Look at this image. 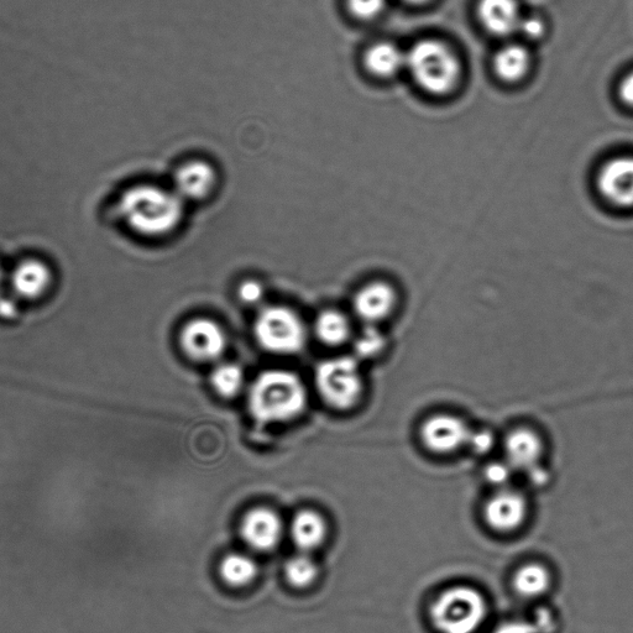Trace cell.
<instances>
[{
    "mask_svg": "<svg viewBox=\"0 0 633 633\" xmlns=\"http://www.w3.org/2000/svg\"><path fill=\"white\" fill-rule=\"evenodd\" d=\"M291 535L298 548L312 551L326 540V521L316 511L302 510L292 520Z\"/></svg>",
    "mask_w": 633,
    "mask_h": 633,
    "instance_id": "cell-18",
    "label": "cell"
},
{
    "mask_svg": "<svg viewBox=\"0 0 633 633\" xmlns=\"http://www.w3.org/2000/svg\"><path fill=\"white\" fill-rule=\"evenodd\" d=\"M211 384L218 395L234 397L239 394L244 385V373L240 366L235 364H221L212 371Z\"/></svg>",
    "mask_w": 633,
    "mask_h": 633,
    "instance_id": "cell-23",
    "label": "cell"
},
{
    "mask_svg": "<svg viewBox=\"0 0 633 633\" xmlns=\"http://www.w3.org/2000/svg\"><path fill=\"white\" fill-rule=\"evenodd\" d=\"M528 475V479H530L531 483L536 486H543L548 483L549 475L546 469L540 467L536 470H533Z\"/></svg>",
    "mask_w": 633,
    "mask_h": 633,
    "instance_id": "cell-34",
    "label": "cell"
},
{
    "mask_svg": "<svg viewBox=\"0 0 633 633\" xmlns=\"http://www.w3.org/2000/svg\"><path fill=\"white\" fill-rule=\"evenodd\" d=\"M219 572L224 582L232 587H245L255 579L258 567L253 559L245 554L232 553L224 557Z\"/></svg>",
    "mask_w": 633,
    "mask_h": 633,
    "instance_id": "cell-22",
    "label": "cell"
},
{
    "mask_svg": "<svg viewBox=\"0 0 633 633\" xmlns=\"http://www.w3.org/2000/svg\"><path fill=\"white\" fill-rule=\"evenodd\" d=\"M591 187L606 209L633 212V154L610 156L600 162L591 176Z\"/></svg>",
    "mask_w": 633,
    "mask_h": 633,
    "instance_id": "cell-5",
    "label": "cell"
},
{
    "mask_svg": "<svg viewBox=\"0 0 633 633\" xmlns=\"http://www.w3.org/2000/svg\"><path fill=\"white\" fill-rule=\"evenodd\" d=\"M285 574L287 582L292 587L303 589L315 582L318 568L313 559L305 556V554H300V556L292 557L286 563Z\"/></svg>",
    "mask_w": 633,
    "mask_h": 633,
    "instance_id": "cell-25",
    "label": "cell"
},
{
    "mask_svg": "<svg viewBox=\"0 0 633 633\" xmlns=\"http://www.w3.org/2000/svg\"><path fill=\"white\" fill-rule=\"evenodd\" d=\"M551 570L541 563H527L516 570L512 588L522 599L535 600L546 595L552 588Z\"/></svg>",
    "mask_w": 633,
    "mask_h": 633,
    "instance_id": "cell-17",
    "label": "cell"
},
{
    "mask_svg": "<svg viewBox=\"0 0 633 633\" xmlns=\"http://www.w3.org/2000/svg\"><path fill=\"white\" fill-rule=\"evenodd\" d=\"M517 33H521L527 39L538 40L546 33V25L541 18L522 17Z\"/></svg>",
    "mask_w": 633,
    "mask_h": 633,
    "instance_id": "cell-30",
    "label": "cell"
},
{
    "mask_svg": "<svg viewBox=\"0 0 633 633\" xmlns=\"http://www.w3.org/2000/svg\"><path fill=\"white\" fill-rule=\"evenodd\" d=\"M515 470L510 467L505 460L491 463L485 469V479L496 490L510 488L512 476Z\"/></svg>",
    "mask_w": 633,
    "mask_h": 633,
    "instance_id": "cell-26",
    "label": "cell"
},
{
    "mask_svg": "<svg viewBox=\"0 0 633 633\" xmlns=\"http://www.w3.org/2000/svg\"><path fill=\"white\" fill-rule=\"evenodd\" d=\"M489 615V604L480 590L453 585L433 600L431 622L441 633H476Z\"/></svg>",
    "mask_w": 633,
    "mask_h": 633,
    "instance_id": "cell-3",
    "label": "cell"
},
{
    "mask_svg": "<svg viewBox=\"0 0 633 633\" xmlns=\"http://www.w3.org/2000/svg\"><path fill=\"white\" fill-rule=\"evenodd\" d=\"M248 404L251 415L260 422L291 421L305 410L306 387L290 371H265L251 385Z\"/></svg>",
    "mask_w": 633,
    "mask_h": 633,
    "instance_id": "cell-2",
    "label": "cell"
},
{
    "mask_svg": "<svg viewBox=\"0 0 633 633\" xmlns=\"http://www.w3.org/2000/svg\"><path fill=\"white\" fill-rule=\"evenodd\" d=\"M364 64L375 76L392 77L406 67V52L391 43H378L365 52Z\"/></svg>",
    "mask_w": 633,
    "mask_h": 633,
    "instance_id": "cell-19",
    "label": "cell"
},
{
    "mask_svg": "<svg viewBox=\"0 0 633 633\" xmlns=\"http://www.w3.org/2000/svg\"><path fill=\"white\" fill-rule=\"evenodd\" d=\"M316 385L327 405L339 411L349 410L358 404L364 390L358 360L349 357L326 360L316 370Z\"/></svg>",
    "mask_w": 633,
    "mask_h": 633,
    "instance_id": "cell-6",
    "label": "cell"
},
{
    "mask_svg": "<svg viewBox=\"0 0 633 633\" xmlns=\"http://www.w3.org/2000/svg\"><path fill=\"white\" fill-rule=\"evenodd\" d=\"M406 67L422 90L436 96L451 92L462 72L451 47L433 39L412 45L406 52Z\"/></svg>",
    "mask_w": 633,
    "mask_h": 633,
    "instance_id": "cell-4",
    "label": "cell"
},
{
    "mask_svg": "<svg viewBox=\"0 0 633 633\" xmlns=\"http://www.w3.org/2000/svg\"><path fill=\"white\" fill-rule=\"evenodd\" d=\"M180 343L188 358L195 362L211 363L226 352L227 336L216 322L197 318L183 327Z\"/></svg>",
    "mask_w": 633,
    "mask_h": 633,
    "instance_id": "cell-10",
    "label": "cell"
},
{
    "mask_svg": "<svg viewBox=\"0 0 633 633\" xmlns=\"http://www.w3.org/2000/svg\"><path fill=\"white\" fill-rule=\"evenodd\" d=\"M493 633H537L530 620H511L502 622Z\"/></svg>",
    "mask_w": 633,
    "mask_h": 633,
    "instance_id": "cell-32",
    "label": "cell"
},
{
    "mask_svg": "<svg viewBox=\"0 0 633 633\" xmlns=\"http://www.w3.org/2000/svg\"><path fill=\"white\" fill-rule=\"evenodd\" d=\"M478 14L484 28L498 36L517 33L522 19L517 0H480Z\"/></svg>",
    "mask_w": 633,
    "mask_h": 633,
    "instance_id": "cell-15",
    "label": "cell"
},
{
    "mask_svg": "<svg viewBox=\"0 0 633 633\" xmlns=\"http://www.w3.org/2000/svg\"><path fill=\"white\" fill-rule=\"evenodd\" d=\"M281 517L268 507H255L247 512L240 526L243 540L256 551H271L281 541Z\"/></svg>",
    "mask_w": 633,
    "mask_h": 633,
    "instance_id": "cell-14",
    "label": "cell"
},
{
    "mask_svg": "<svg viewBox=\"0 0 633 633\" xmlns=\"http://www.w3.org/2000/svg\"><path fill=\"white\" fill-rule=\"evenodd\" d=\"M120 219L134 233L146 238L169 234L182 221L183 200L176 192L154 185H136L120 196Z\"/></svg>",
    "mask_w": 633,
    "mask_h": 633,
    "instance_id": "cell-1",
    "label": "cell"
},
{
    "mask_svg": "<svg viewBox=\"0 0 633 633\" xmlns=\"http://www.w3.org/2000/svg\"><path fill=\"white\" fill-rule=\"evenodd\" d=\"M387 347H389V340L380 327L376 326H365L354 340V352L358 359L378 358L384 354Z\"/></svg>",
    "mask_w": 633,
    "mask_h": 633,
    "instance_id": "cell-24",
    "label": "cell"
},
{
    "mask_svg": "<svg viewBox=\"0 0 633 633\" xmlns=\"http://www.w3.org/2000/svg\"><path fill=\"white\" fill-rule=\"evenodd\" d=\"M5 277H7V276H5V272H4L3 268H2V265H0V289H2V286H3L4 281H5Z\"/></svg>",
    "mask_w": 633,
    "mask_h": 633,
    "instance_id": "cell-37",
    "label": "cell"
},
{
    "mask_svg": "<svg viewBox=\"0 0 633 633\" xmlns=\"http://www.w3.org/2000/svg\"><path fill=\"white\" fill-rule=\"evenodd\" d=\"M264 294L263 285L255 280L245 281L242 286L239 287V298L245 305H258V303L263 301Z\"/></svg>",
    "mask_w": 633,
    "mask_h": 633,
    "instance_id": "cell-29",
    "label": "cell"
},
{
    "mask_svg": "<svg viewBox=\"0 0 633 633\" xmlns=\"http://www.w3.org/2000/svg\"><path fill=\"white\" fill-rule=\"evenodd\" d=\"M505 462L515 472L530 474L542 467L544 443L540 434L521 427L507 434L504 441Z\"/></svg>",
    "mask_w": 633,
    "mask_h": 633,
    "instance_id": "cell-13",
    "label": "cell"
},
{
    "mask_svg": "<svg viewBox=\"0 0 633 633\" xmlns=\"http://www.w3.org/2000/svg\"><path fill=\"white\" fill-rule=\"evenodd\" d=\"M405 2L408 4L420 5V4H426L428 2H431V0H405Z\"/></svg>",
    "mask_w": 633,
    "mask_h": 633,
    "instance_id": "cell-36",
    "label": "cell"
},
{
    "mask_svg": "<svg viewBox=\"0 0 633 633\" xmlns=\"http://www.w3.org/2000/svg\"><path fill=\"white\" fill-rule=\"evenodd\" d=\"M531 65L530 52L521 45H507L496 54L495 72L501 80L516 82L521 80Z\"/></svg>",
    "mask_w": 633,
    "mask_h": 633,
    "instance_id": "cell-20",
    "label": "cell"
},
{
    "mask_svg": "<svg viewBox=\"0 0 633 633\" xmlns=\"http://www.w3.org/2000/svg\"><path fill=\"white\" fill-rule=\"evenodd\" d=\"M619 94L622 102L633 108V72L629 73L620 83Z\"/></svg>",
    "mask_w": 633,
    "mask_h": 633,
    "instance_id": "cell-33",
    "label": "cell"
},
{
    "mask_svg": "<svg viewBox=\"0 0 633 633\" xmlns=\"http://www.w3.org/2000/svg\"><path fill=\"white\" fill-rule=\"evenodd\" d=\"M537 633H549L556 627V617L547 609H540L530 620Z\"/></svg>",
    "mask_w": 633,
    "mask_h": 633,
    "instance_id": "cell-31",
    "label": "cell"
},
{
    "mask_svg": "<svg viewBox=\"0 0 633 633\" xmlns=\"http://www.w3.org/2000/svg\"><path fill=\"white\" fill-rule=\"evenodd\" d=\"M315 332L322 343L336 347L349 338L350 322L342 312L324 311L316 319Z\"/></svg>",
    "mask_w": 633,
    "mask_h": 633,
    "instance_id": "cell-21",
    "label": "cell"
},
{
    "mask_svg": "<svg viewBox=\"0 0 633 633\" xmlns=\"http://www.w3.org/2000/svg\"><path fill=\"white\" fill-rule=\"evenodd\" d=\"M216 181V171L207 162H187L175 174V191L182 200H202L212 192Z\"/></svg>",
    "mask_w": 633,
    "mask_h": 633,
    "instance_id": "cell-16",
    "label": "cell"
},
{
    "mask_svg": "<svg viewBox=\"0 0 633 633\" xmlns=\"http://www.w3.org/2000/svg\"><path fill=\"white\" fill-rule=\"evenodd\" d=\"M9 284L19 300L38 301L49 294L54 284V272L44 260L24 259L10 272Z\"/></svg>",
    "mask_w": 633,
    "mask_h": 633,
    "instance_id": "cell-12",
    "label": "cell"
},
{
    "mask_svg": "<svg viewBox=\"0 0 633 633\" xmlns=\"http://www.w3.org/2000/svg\"><path fill=\"white\" fill-rule=\"evenodd\" d=\"M350 13L360 20H371L383 12L386 0H347Z\"/></svg>",
    "mask_w": 633,
    "mask_h": 633,
    "instance_id": "cell-27",
    "label": "cell"
},
{
    "mask_svg": "<svg viewBox=\"0 0 633 633\" xmlns=\"http://www.w3.org/2000/svg\"><path fill=\"white\" fill-rule=\"evenodd\" d=\"M473 428L459 416L437 413L422 423L420 437L428 451L438 455L454 454L468 448Z\"/></svg>",
    "mask_w": 633,
    "mask_h": 633,
    "instance_id": "cell-8",
    "label": "cell"
},
{
    "mask_svg": "<svg viewBox=\"0 0 633 633\" xmlns=\"http://www.w3.org/2000/svg\"><path fill=\"white\" fill-rule=\"evenodd\" d=\"M15 310H17V307H15V302L12 300V298L4 297L2 298V300H0V316L13 317Z\"/></svg>",
    "mask_w": 633,
    "mask_h": 633,
    "instance_id": "cell-35",
    "label": "cell"
},
{
    "mask_svg": "<svg viewBox=\"0 0 633 633\" xmlns=\"http://www.w3.org/2000/svg\"><path fill=\"white\" fill-rule=\"evenodd\" d=\"M496 438L489 430H473L470 436L468 449L476 455H488L495 448Z\"/></svg>",
    "mask_w": 633,
    "mask_h": 633,
    "instance_id": "cell-28",
    "label": "cell"
},
{
    "mask_svg": "<svg viewBox=\"0 0 633 633\" xmlns=\"http://www.w3.org/2000/svg\"><path fill=\"white\" fill-rule=\"evenodd\" d=\"M254 333L261 347L275 354H295L306 344L305 324L286 307L265 308L256 318Z\"/></svg>",
    "mask_w": 633,
    "mask_h": 633,
    "instance_id": "cell-7",
    "label": "cell"
},
{
    "mask_svg": "<svg viewBox=\"0 0 633 633\" xmlns=\"http://www.w3.org/2000/svg\"><path fill=\"white\" fill-rule=\"evenodd\" d=\"M483 514L486 525L491 530L506 535L519 531L525 525L530 514V504L521 491L500 489L486 501Z\"/></svg>",
    "mask_w": 633,
    "mask_h": 633,
    "instance_id": "cell-11",
    "label": "cell"
},
{
    "mask_svg": "<svg viewBox=\"0 0 633 633\" xmlns=\"http://www.w3.org/2000/svg\"><path fill=\"white\" fill-rule=\"evenodd\" d=\"M402 302L401 291L397 286L386 280H376L365 285L354 297L353 308L355 315L365 323V326L380 327L400 310Z\"/></svg>",
    "mask_w": 633,
    "mask_h": 633,
    "instance_id": "cell-9",
    "label": "cell"
}]
</instances>
